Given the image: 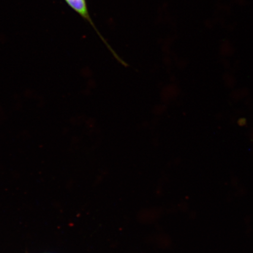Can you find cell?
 I'll list each match as a JSON object with an SVG mask.
<instances>
[{
  "label": "cell",
  "mask_w": 253,
  "mask_h": 253,
  "mask_svg": "<svg viewBox=\"0 0 253 253\" xmlns=\"http://www.w3.org/2000/svg\"><path fill=\"white\" fill-rule=\"evenodd\" d=\"M238 125L240 126H245L247 123V120L245 118H241L238 120Z\"/></svg>",
  "instance_id": "cell-2"
},
{
  "label": "cell",
  "mask_w": 253,
  "mask_h": 253,
  "mask_svg": "<svg viewBox=\"0 0 253 253\" xmlns=\"http://www.w3.org/2000/svg\"><path fill=\"white\" fill-rule=\"evenodd\" d=\"M65 1L69 7L71 8L73 10L77 12L81 17L83 18L84 20L87 21L90 24L91 26L93 27L94 31L98 34V36H99L100 39L105 44L107 48L109 49L113 56H115V58L118 59L119 62L122 63V64L125 65L126 63L117 54L115 50H113V47L109 45L107 41L104 39L102 34L100 33L99 30H97L96 25L93 23L92 18L90 17L89 12H88L86 0H65Z\"/></svg>",
  "instance_id": "cell-1"
}]
</instances>
